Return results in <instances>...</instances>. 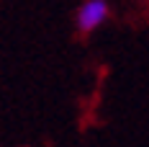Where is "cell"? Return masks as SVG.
Returning a JSON list of instances; mask_svg holds the SVG:
<instances>
[{
    "mask_svg": "<svg viewBox=\"0 0 149 147\" xmlns=\"http://www.w3.org/2000/svg\"><path fill=\"white\" fill-rule=\"evenodd\" d=\"M108 13H111L108 0H85L77 11V29L90 34L108 21Z\"/></svg>",
    "mask_w": 149,
    "mask_h": 147,
    "instance_id": "cell-1",
    "label": "cell"
}]
</instances>
